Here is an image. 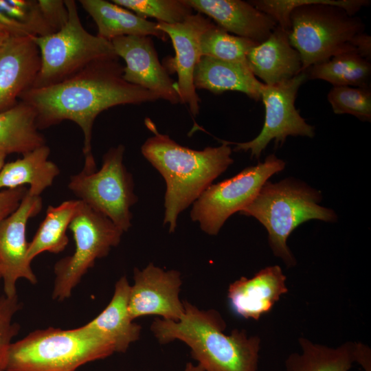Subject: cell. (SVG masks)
<instances>
[{
    "label": "cell",
    "instance_id": "cell-1",
    "mask_svg": "<svg viewBox=\"0 0 371 371\" xmlns=\"http://www.w3.org/2000/svg\"><path fill=\"white\" fill-rule=\"evenodd\" d=\"M124 67L117 56L100 59L65 80L31 88L19 98L34 110L39 131L65 120L72 121L81 128L85 157L82 171L86 173L96 170L91 141L97 116L115 106L159 100L150 91L126 82L123 78Z\"/></svg>",
    "mask_w": 371,
    "mask_h": 371
},
{
    "label": "cell",
    "instance_id": "cell-2",
    "mask_svg": "<svg viewBox=\"0 0 371 371\" xmlns=\"http://www.w3.org/2000/svg\"><path fill=\"white\" fill-rule=\"evenodd\" d=\"M249 3L271 16L289 34V42L300 54L305 71L339 54L356 51L352 43L364 32V24L355 14L370 1L256 0Z\"/></svg>",
    "mask_w": 371,
    "mask_h": 371
},
{
    "label": "cell",
    "instance_id": "cell-3",
    "mask_svg": "<svg viewBox=\"0 0 371 371\" xmlns=\"http://www.w3.org/2000/svg\"><path fill=\"white\" fill-rule=\"evenodd\" d=\"M145 123L154 135L142 144L141 153L166 181L164 225L174 232L179 215L233 164L232 148L221 141L220 146L193 150L159 133L149 119Z\"/></svg>",
    "mask_w": 371,
    "mask_h": 371
},
{
    "label": "cell",
    "instance_id": "cell-4",
    "mask_svg": "<svg viewBox=\"0 0 371 371\" xmlns=\"http://www.w3.org/2000/svg\"><path fill=\"white\" fill-rule=\"evenodd\" d=\"M177 322L155 319L150 330L161 344L179 340L187 344L203 371H257L260 340L245 330L223 333L226 324L214 310L203 311L183 301Z\"/></svg>",
    "mask_w": 371,
    "mask_h": 371
},
{
    "label": "cell",
    "instance_id": "cell-5",
    "mask_svg": "<svg viewBox=\"0 0 371 371\" xmlns=\"http://www.w3.org/2000/svg\"><path fill=\"white\" fill-rule=\"evenodd\" d=\"M322 199L321 191L301 180L290 177L276 183L267 181L240 214L255 218L266 228L273 254L291 267L296 260L286 241L293 231L310 220H337L334 210L319 204Z\"/></svg>",
    "mask_w": 371,
    "mask_h": 371
},
{
    "label": "cell",
    "instance_id": "cell-6",
    "mask_svg": "<svg viewBox=\"0 0 371 371\" xmlns=\"http://www.w3.org/2000/svg\"><path fill=\"white\" fill-rule=\"evenodd\" d=\"M115 352L106 341L82 326L34 330L10 346L5 371H76L80 366Z\"/></svg>",
    "mask_w": 371,
    "mask_h": 371
},
{
    "label": "cell",
    "instance_id": "cell-7",
    "mask_svg": "<svg viewBox=\"0 0 371 371\" xmlns=\"http://www.w3.org/2000/svg\"><path fill=\"white\" fill-rule=\"evenodd\" d=\"M68 20L59 30L33 40L41 55V68L32 88L65 80L95 60L117 56L110 41L83 27L75 1L65 0Z\"/></svg>",
    "mask_w": 371,
    "mask_h": 371
},
{
    "label": "cell",
    "instance_id": "cell-8",
    "mask_svg": "<svg viewBox=\"0 0 371 371\" xmlns=\"http://www.w3.org/2000/svg\"><path fill=\"white\" fill-rule=\"evenodd\" d=\"M125 146L111 147L102 164L91 173L80 171L70 177L69 189L81 201L110 219L124 232L131 227V207L137 203L132 175L123 163Z\"/></svg>",
    "mask_w": 371,
    "mask_h": 371
},
{
    "label": "cell",
    "instance_id": "cell-9",
    "mask_svg": "<svg viewBox=\"0 0 371 371\" xmlns=\"http://www.w3.org/2000/svg\"><path fill=\"white\" fill-rule=\"evenodd\" d=\"M69 229L75 241L74 251L59 260L54 267L52 297L58 301L71 296L73 289L93 267L95 260L106 256L112 247L118 245L124 233L110 219L82 201Z\"/></svg>",
    "mask_w": 371,
    "mask_h": 371
},
{
    "label": "cell",
    "instance_id": "cell-10",
    "mask_svg": "<svg viewBox=\"0 0 371 371\" xmlns=\"http://www.w3.org/2000/svg\"><path fill=\"white\" fill-rule=\"evenodd\" d=\"M285 166V161L271 154L263 162L210 185L193 203L192 221L198 222L207 234L217 235L228 218L247 206L264 183L272 175L284 170Z\"/></svg>",
    "mask_w": 371,
    "mask_h": 371
},
{
    "label": "cell",
    "instance_id": "cell-11",
    "mask_svg": "<svg viewBox=\"0 0 371 371\" xmlns=\"http://www.w3.org/2000/svg\"><path fill=\"white\" fill-rule=\"evenodd\" d=\"M307 79L304 71L281 82L263 86L260 97L265 109V122L260 133L252 140L235 143L234 151H250L251 157L258 159L268 144L274 140L276 146L283 144L289 136L313 138L314 126L306 122L295 106L300 87Z\"/></svg>",
    "mask_w": 371,
    "mask_h": 371
},
{
    "label": "cell",
    "instance_id": "cell-12",
    "mask_svg": "<svg viewBox=\"0 0 371 371\" xmlns=\"http://www.w3.org/2000/svg\"><path fill=\"white\" fill-rule=\"evenodd\" d=\"M42 207L41 196L30 194L27 189L16 210L0 223V269L6 296L16 294V282L21 278L33 284L37 282L27 258L26 226Z\"/></svg>",
    "mask_w": 371,
    "mask_h": 371
},
{
    "label": "cell",
    "instance_id": "cell-13",
    "mask_svg": "<svg viewBox=\"0 0 371 371\" xmlns=\"http://www.w3.org/2000/svg\"><path fill=\"white\" fill-rule=\"evenodd\" d=\"M133 278L128 306L133 320L150 315L166 320L180 319L184 306L179 299L182 281L179 271H164L150 262L142 270L135 268Z\"/></svg>",
    "mask_w": 371,
    "mask_h": 371
},
{
    "label": "cell",
    "instance_id": "cell-14",
    "mask_svg": "<svg viewBox=\"0 0 371 371\" xmlns=\"http://www.w3.org/2000/svg\"><path fill=\"white\" fill-rule=\"evenodd\" d=\"M115 53L126 63L124 79L171 104L180 102L177 82L160 63L150 36H124L111 41Z\"/></svg>",
    "mask_w": 371,
    "mask_h": 371
},
{
    "label": "cell",
    "instance_id": "cell-15",
    "mask_svg": "<svg viewBox=\"0 0 371 371\" xmlns=\"http://www.w3.org/2000/svg\"><path fill=\"white\" fill-rule=\"evenodd\" d=\"M213 25L208 17L199 12L179 23L157 22L159 29L171 39L175 51L171 65L178 76L177 91L180 102L188 104L194 116L199 112L200 99L194 85V73L202 57L200 38Z\"/></svg>",
    "mask_w": 371,
    "mask_h": 371
},
{
    "label": "cell",
    "instance_id": "cell-16",
    "mask_svg": "<svg viewBox=\"0 0 371 371\" xmlns=\"http://www.w3.org/2000/svg\"><path fill=\"white\" fill-rule=\"evenodd\" d=\"M33 36H10L0 49V113L15 106L33 87L41 55Z\"/></svg>",
    "mask_w": 371,
    "mask_h": 371
},
{
    "label": "cell",
    "instance_id": "cell-17",
    "mask_svg": "<svg viewBox=\"0 0 371 371\" xmlns=\"http://www.w3.org/2000/svg\"><path fill=\"white\" fill-rule=\"evenodd\" d=\"M199 13L213 19L216 25L234 35L248 38L257 43L266 40L275 27L276 21L254 7L249 1L241 0H186Z\"/></svg>",
    "mask_w": 371,
    "mask_h": 371
},
{
    "label": "cell",
    "instance_id": "cell-18",
    "mask_svg": "<svg viewBox=\"0 0 371 371\" xmlns=\"http://www.w3.org/2000/svg\"><path fill=\"white\" fill-rule=\"evenodd\" d=\"M286 279L278 265L265 267L251 278L241 277L228 289L232 311L243 318L259 319L271 311L282 294L288 292Z\"/></svg>",
    "mask_w": 371,
    "mask_h": 371
},
{
    "label": "cell",
    "instance_id": "cell-19",
    "mask_svg": "<svg viewBox=\"0 0 371 371\" xmlns=\"http://www.w3.org/2000/svg\"><path fill=\"white\" fill-rule=\"evenodd\" d=\"M246 60L253 74L266 85L289 80L303 72L300 54L291 45L289 34L278 25L266 40L250 49Z\"/></svg>",
    "mask_w": 371,
    "mask_h": 371
},
{
    "label": "cell",
    "instance_id": "cell-20",
    "mask_svg": "<svg viewBox=\"0 0 371 371\" xmlns=\"http://www.w3.org/2000/svg\"><path fill=\"white\" fill-rule=\"evenodd\" d=\"M130 287L126 277L120 278L109 304L96 317L82 326L91 334L109 342L115 352H125L139 339L141 332V326L133 322L128 313Z\"/></svg>",
    "mask_w": 371,
    "mask_h": 371
},
{
    "label": "cell",
    "instance_id": "cell-21",
    "mask_svg": "<svg viewBox=\"0 0 371 371\" xmlns=\"http://www.w3.org/2000/svg\"><path fill=\"white\" fill-rule=\"evenodd\" d=\"M196 89L219 94L238 91L255 101L260 100L263 83L250 70L247 63L227 61L202 56L194 73Z\"/></svg>",
    "mask_w": 371,
    "mask_h": 371
},
{
    "label": "cell",
    "instance_id": "cell-22",
    "mask_svg": "<svg viewBox=\"0 0 371 371\" xmlns=\"http://www.w3.org/2000/svg\"><path fill=\"white\" fill-rule=\"evenodd\" d=\"M83 9L94 21L98 36L108 41L124 36H155L166 41L168 36L157 27L134 12L104 0H80Z\"/></svg>",
    "mask_w": 371,
    "mask_h": 371
},
{
    "label": "cell",
    "instance_id": "cell-23",
    "mask_svg": "<svg viewBox=\"0 0 371 371\" xmlns=\"http://www.w3.org/2000/svg\"><path fill=\"white\" fill-rule=\"evenodd\" d=\"M50 149L45 144L5 164L0 172V190L28 184L30 194L41 196L60 174L57 165L48 159Z\"/></svg>",
    "mask_w": 371,
    "mask_h": 371
},
{
    "label": "cell",
    "instance_id": "cell-24",
    "mask_svg": "<svg viewBox=\"0 0 371 371\" xmlns=\"http://www.w3.org/2000/svg\"><path fill=\"white\" fill-rule=\"evenodd\" d=\"M302 353L291 354L285 361L287 371H348L357 361L363 344L348 341L336 348L299 339Z\"/></svg>",
    "mask_w": 371,
    "mask_h": 371
},
{
    "label": "cell",
    "instance_id": "cell-25",
    "mask_svg": "<svg viewBox=\"0 0 371 371\" xmlns=\"http://www.w3.org/2000/svg\"><path fill=\"white\" fill-rule=\"evenodd\" d=\"M46 144L36 123V113L28 104L19 101L0 113V151L22 155Z\"/></svg>",
    "mask_w": 371,
    "mask_h": 371
},
{
    "label": "cell",
    "instance_id": "cell-26",
    "mask_svg": "<svg viewBox=\"0 0 371 371\" xmlns=\"http://www.w3.org/2000/svg\"><path fill=\"white\" fill-rule=\"evenodd\" d=\"M80 202L79 199L68 200L57 206H48L45 218L29 243L27 258L30 262L45 251L59 254L65 249L69 242L67 229Z\"/></svg>",
    "mask_w": 371,
    "mask_h": 371
},
{
    "label": "cell",
    "instance_id": "cell-27",
    "mask_svg": "<svg viewBox=\"0 0 371 371\" xmlns=\"http://www.w3.org/2000/svg\"><path fill=\"white\" fill-rule=\"evenodd\" d=\"M307 78L322 80L335 86L370 87L371 64L356 51L339 54L304 71Z\"/></svg>",
    "mask_w": 371,
    "mask_h": 371
},
{
    "label": "cell",
    "instance_id": "cell-28",
    "mask_svg": "<svg viewBox=\"0 0 371 371\" xmlns=\"http://www.w3.org/2000/svg\"><path fill=\"white\" fill-rule=\"evenodd\" d=\"M257 44L231 34L215 24L205 30L200 38L202 56L233 62L247 63L248 52Z\"/></svg>",
    "mask_w": 371,
    "mask_h": 371
},
{
    "label": "cell",
    "instance_id": "cell-29",
    "mask_svg": "<svg viewBox=\"0 0 371 371\" xmlns=\"http://www.w3.org/2000/svg\"><path fill=\"white\" fill-rule=\"evenodd\" d=\"M140 17H153L158 22L176 24L193 14L186 0H113L112 1Z\"/></svg>",
    "mask_w": 371,
    "mask_h": 371
},
{
    "label": "cell",
    "instance_id": "cell-30",
    "mask_svg": "<svg viewBox=\"0 0 371 371\" xmlns=\"http://www.w3.org/2000/svg\"><path fill=\"white\" fill-rule=\"evenodd\" d=\"M327 98L335 114H350L363 122L371 121L370 87L335 86Z\"/></svg>",
    "mask_w": 371,
    "mask_h": 371
},
{
    "label": "cell",
    "instance_id": "cell-31",
    "mask_svg": "<svg viewBox=\"0 0 371 371\" xmlns=\"http://www.w3.org/2000/svg\"><path fill=\"white\" fill-rule=\"evenodd\" d=\"M0 10L26 26L34 36L55 32L45 18L38 0H0Z\"/></svg>",
    "mask_w": 371,
    "mask_h": 371
},
{
    "label": "cell",
    "instance_id": "cell-32",
    "mask_svg": "<svg viewBox=\"0 0 371 371\" xmlns=\"http://www.w3.org/2000/svg\"><path fill=\"white\" fill-rule=\"evenodd\" d=\"M21 308L17 294L0 297V371H5L8 352L11 341L19 330V324L13 322V317Z\"/></svg>",
    "mask_w": 371,
    "mask_h": 371
},
{
    "label": "cell",
    "instance_id": "cell-33",
    "mask_svg": "<svg viewBox=\"0 0 371 371\" xmlns=\"http://www.w3.org/2000/svg\"><path fill=\"white\" fill-rule=\"evenodd\" d=\"M41 11L54 32L67 22L68 12L65 0H38Z\"/></svg>",
    "mask_w": 371,
    "mask_h": 371
},
{
    "label": "cell",
    "instance_id": "cell-34",
    "mask_svg": "<svg viewBox=\"0 0 371 371\" xmlns=\"http://www.w3.org/2000/svg\"><path fill=\"white\" fill-rule=\"evenodd\" d=\"M27 191L25 186L0 190V223L16 210Z\"/></svg>",
    "mask_w": 371,
    "mask_h": 371
},
{
    "label": "cell",
    "instance_id": "cell-35",
    "mask_svg": "<svg viewBox=\"0 0 371 371\" xmlns=\"http://www.w3.org/2000/svg\"><path fill=\"white\" fill-rule=\"evenodd\" d=\"M0 29L10 36H34L24 25L0 10Z\"/></svg>",
    "mask_w": 371,
    "mask_h": 371
},
{
    "label": "cell",
    "instance_id": "cell-36",
    "mask_svg": "<svg viewBox=\"0 0 371 371\" xmlns=\"http://www.w3.org/2000/svg\"><path fill=\"white\" fill-rule=\"evenodd\" d=\"M355 50L363 58L370 60L371 58V37L365 32L357 35L352 43Z\"/></svg>",
    "mask_w": 371,
    "mask_h": 371
},
{
    "label": "cell",
    "instance_id": "cell-37",
    "mask_svg": "<svg viewBox=\"0 0 371 371\" xmlns=\"http://www.w3.org/2000/svg\"><path fill=\"white\" fill-rule=\"evenodd\" d=\"M183 371H203L200 365L195 366L192 363H188Z\"/></svg>",
    "mask_w": 371,
    "mask_h": 371
},
{
    "label": "cell",
    "instance_id": "cell-38",
    "mask_svg": "<svg viewBox=\"0 0 371 371\" xmlns=\"http://www.w3.org/2000/svg\"><path fill=\"white\" fill-rule=\"evenodd\" d=\"M10 36V35L7 32L0 29V49Z\"/></svg>",
    "mask_w": 371,
    "mask_h": 371
},
{
    "label": "cell",
    "instance_id": "cell-39",
    "mask_svg": "<svg viewBox=\"0 0 371 371\" xmlns=\"http://www.w3.org/2000/svg\"><path fill=\"white\" fill-rule=\"evenodd\" d=\"M7 155H8L5 153L0 151V172L5 164V160Z\"/></svg>",
    "mask_w": 371,
    "mask_h": 371
},
{
    "label": "cell",
    "instance_id": "cell-40",
    "mask_svg": "<svg viewBox=\"0 0 371 371\" xmlns=\"http://www.w3.org/2000/svg\"><path fill=\"white\" fill-rule=\"evenodd\" d=\"M0 279H1V269H0Z\"/></svg>",
    "mask_w": 371,
    "mask_h": 371
}]
</instances>
